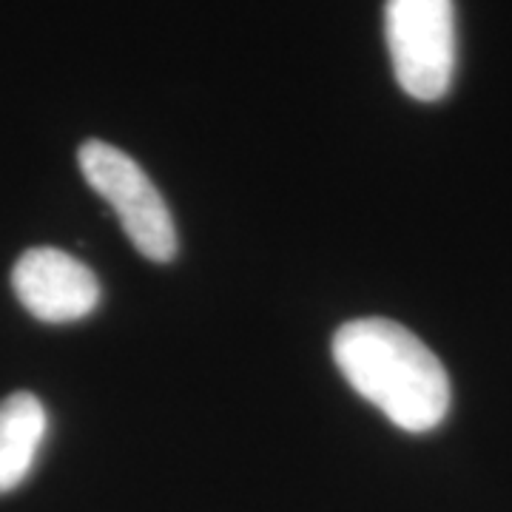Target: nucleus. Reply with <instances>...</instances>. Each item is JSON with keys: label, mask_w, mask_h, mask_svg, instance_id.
Here are the masks:
<instances>
[{"label": "nucleus", "mask_w": 512, "mask_h": 512, "mask_svg": "<svg viewBox=\"0 0 512 512\" xmlns=\"http://www.w3.org/2000/svg\"><path fill=\"white\" fill-rule=\"evenodd\" d=\"M333 359L348 384L407 433H430L450 413V376L416 333L382 316L345 322Z\"/></svg>", "instance_id": "1"}, {"label": "nucleus", "mask_w": 512, "mask_h": 512, "mask_svg": "<svg viewBox=\"0 0 512 512\" xmlns=\"http://www.w3.org/2000/svg\"><path fill=\"white\" fill-rule=\"evenodd\" d=\"M77 160L89 185L114 208L134 248L151 262H171L177 256V228L146 171L126 151L103 140L83 143Z\"/></svg>", "instance_id": "3"}, {"label": "nucleus", "mask_w": 512, "mask_h": 512, "mask_svg": "<svg viewBox=\"0 0 512 512\" xmlns=\"http://www.w3.org/2000/svg\"><path fill=\"white\" fill-rule=\"evenodd\" d=\"M20 305L46 325L86 319L100 305V279L60 248H29L12 271Z\"/></svg>", "instance_id": "4"}, {"label": "nucleus", "mask_w": 512, "mask_h": 512, "mask_svg": "<svg viewBox=\"0 0 512 512\" xmlns=\"http://www.w3.org/2000/svg\"><path fill=\"white\" fill-rule=\"evenodd\" d=\"M49 430L46 407L32 393H12L0 402V495L12 493L35 467Z\"/></svg>", "instance_id": "5"}, {"label": "nucleus", "mask_w": 512, "mask_h": 512, "mask_svg": "<svg viewBox=\"0 0 512 512\" xmlns=\"http://www.w3.org/2000/svg\"><path fill=\"white\" fill-rule=\"evenodd\" d=\"M384 37L404 94L433 103L450 92L456 74L453 0H387Z\"/></svg>", "instance_id": "2"}]
</instances>
